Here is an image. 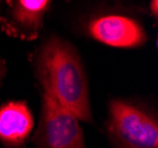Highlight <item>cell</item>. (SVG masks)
Returning a JSON list of instances; mask_svg holds the SVG:
<instances>
[{
	"mask_svg": "<svg viewBox=\"0 0 158 148\" xmlns=\"http://www.w3.org/2000/svg\"><path fill=\"white\" fill-rule=\"evenodd\" d=\"M107 128L118 148H158L157 119L130 102L111 101Z\"/></svg>",
	"mask_w": 158,
	"mask_h": 148,
	"instance_id": "obj_2",
	"label": "cell"
},
{
	"mask_svg": "<svg viewBox=\"0 0 158 148\" xmlns=\"http://www.w3.org/2000/svg\"><path fill=\"white\" fill-rule=\"evenodd\" d=\"M46 0H18L10 5L1 26L11 36L31 41L37 38L44 15L50 7Z\"/></svg>",
	"mask_w": 158,
	"mask_h": 148,
	"instance_id": "obj_5",
	"label": "cell"
},
{
	"mask_svg": "<svg viewBox=\"0 0 158 148\" xmlns=\"http://www.w3.org/2000/svg\"><path fill=\"white\" fill-rule=\"evenodd\" d=\"M33 116L24 102H10L0 108V141L19 147L33 128Z\"/></svg>",
	"mask_w": 158,
	"mask_h": 148,
	"instance_id": "obj_6",
	"label": "cell"
},
{
	"mask_svg": "<svg viewBox=\"0 0 158 148\" xmlns=\"http://www.w3.org/2000/svg\"><path fill=\"white\" fill-rule=\"evenodd\" d=\"M151 6L153 7V14L157 15V1H152Z\"/></svg>",
	"mask_w": 158,
	"mask_h": 148,
	"instance_id": "obj_8",
	"label": "cell"
},
{
	"mask_svg": "<svg viewBox=\"0 0 158 148\" xmlns=\"http://www.w3.org/2000/svg\"><path fill=\"white\" fill-rule=\"evenodd\" d=\"M35 74L45 96L79 121L92 122L87 77L71 43L56 36L48 38L37 54Z\"/></svg>",
	"mask_w": 158,
	"mask_h": 148,
	"instance_id": "obj_1",
	"label": "cell"
},
{
	"mask_svg": "<svg viewBox=\"0 0 158 148\" xmlns=\"http://www.w3.org/2000/svg\"><path fill=\"white\" fill-rule=\"evenodd\" d=\"M89 33L96 41L114 47H136L144 44L146 33L133 18L122 14H103L89 24Z\"/></svg>",
	"mask_w": 158,
	"mask_h": 148,
	"instance_id": "obj_4",
	"label": "cell"
},
{
	"mask_svg": "<svg viewBox=\"0 0 158 148\" xmlns=\"http://www.w3.org/2000/svg\"><path fill=\"white\" fill-rule=\"evenodd\" d=\"M4 75H5V65H4V62H2L1 57H0V84H1Z\"/></svg>",
	"mask_w": 158,
	"mask_h": 148,
	"instance_id": "obj_7",
	"label": "cell"
},
{
	"mask_svg": "<svg viewBox=\"0 0 158 148\" xmlns=\"http://www.w3.org/2000/svg\"><path fill=\"white\" fill-rule=\"evenodd\" d=\"M35 142L38 148H85L79 120L45 95Z\"/></svg>",
	"mask_w": 158,
	"mask_h": 148,
	"instance_id": "obj_3",
	"label": "cell"
}]
</instances>
